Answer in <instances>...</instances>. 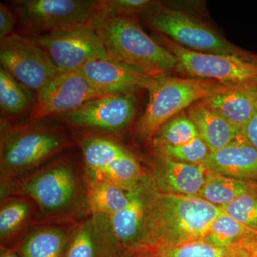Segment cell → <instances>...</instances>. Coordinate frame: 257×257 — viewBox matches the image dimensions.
Listing matches in <instances>:
<instances>
[{"instance_id": "6da1fadb", "label": "cell", "mask_w": 257, "mask_h": 257, "mask_svg": "<svg viewBox=\"0 0 257 257\" xmlns=\"http://www.w3.org/2000/svg\"><path fill=\"white\" fill-rule=\"evenodd\" d=\"M22 194L36 204L42 220H79L89 211L85 168L66 151L30 175L1 187L2 194Z\"/></svg>"}, {"instance_id": "7a4b0ae2", "label": "cell", "mask_w": 257, "mask_h": 257, "mask_svg": "<svg viewBox=\"0 0 257 257\" xmlns=\"http://www.w3.org/2000/svg\"><path fill=\"white\" fill-rule=\"evenodd\" d=\"M222 212L220 207L197 196L160 192L152 184L145 237L140 248L154 244L203 241L213 222Z\"/></svg>"}, {"instance_id": "3957f363", "label": "cell", "mask_w": 257, "mask_h": 257, "mask_svg": "<svg viewBox=\"0 0 257 257\" xmlns=\"http://www.w3.org/2000/svg\"><path fill=\"white\" fill-rule=\"evenodd\" d=\"M65 128L39 121L13 124L1 118V187L26 177L74 145Z\"/></svg>"}, {"instance_id": "277c9868", "label": "cell", "mask_w": 257, "mask_h": 257, "mask_svg": "<svg viewBox=\"0 0 257 257\" xmlns=\"http://www.w3.org/2000/svg\"><path fill=\"white\" fill-rule=\"evenodd\" d=\"M93 25L110 58L153 77L167 75L177 67L175 55L149 36L135 16H103Z\"/></svg>"}, {"instance_id": "5b68a950", "label": "cell", "mask_w": 257, "mask_h": 257, "mask_svg": "<svg viewBox=\"0 0 257 257\" xmlns=\"http://www.w3.org/2000/svg\"><path fill=\"white\" fill-rule=\"evenodd\" d=\"M230 86L209 79L179 78L168 74L156 77L147 89L148 103L137 123L136 135L143 141L151 142L157 132L180 111Z\"/></svg>"}, {"instance_id": "8992f818", "label": "cell", "mask_w": 257, "mask_h": 257, "mask_svg": "<svg viewBox=\"0 0 257 257\" xmlns=\"http://www.w3.org/2000/svg\"><path fill=\"white\" fill-rule=\"evenodd\" d=\"M145 20L160 35L180 46L202 53L254 59V55L236 46L200 19L184 10L160 6L143 13Z\"/></svg>"}, {"instance_id": "52a82bcc", "label": "cell", "mask_w": 257, "mask_h": 257, "mask_svg": "<svg viewBox=\"0 0 257 257\" xmlns=\"http://www.w3.org/2000/svg\"><path fill=\"white\" fill-rule=\"evenodd\" d=\"M87 179L130 189L147 175L135 155L114 138L76 133Z\"/></svg>"}, {"instance_id": "ba28073f", "label": "cell", "mask_w": 257, "mask_h": 257, "mask_svg": "<svg viewBox=\"0 0 257 257\" xmlns=\"http://www.w3.org/2000/svg\"><path fill=\"white\" fill-rule=\"evenodd\" d=\"M27 35H42L94 23L99 0H16L10 2Z\"/></svg>"}, {"instance_id": "9c48e42d", "label": "cell", "mask_w": 257, "mask_h": 257, "mask_svg": "<svg viewBox=\"0 0 257 257\" xmlns=\"http://www.w3.org/2000/svg\"><path fill=\"white\" fill-rule=\"evenodd\" d=\"M135 92L96 98L55 119L76 132L114 138L126 131L137 112Z\"/></svg>"}, {"instance_id": "30bf717a", "label": "cell", "mask_w": 257, "mask_h": 257, "mask_svg": "<svg viewBox=\"0 0 257 257\" xmlns=\"http://www.w3.org/2000/svg\"><path fill=\"white\" fill-rule=\"evenodd\" d=\"M160 43L177 60V70L193 78L209 79L226 85L256 82L257 59L202 53L177 45L159 35Z\"/></svg>"}, {"instance_id": "8fae6325", "label": "cell", "mask_w": 257, "mask_h": 257, "mask_svg": "<svg viewBox=\"0 0 257 257\" xmlns=\"http://www.w3.org/2000/svg\"><path fill=\"white\" fill-rule=\"evenodd\" d=\"M25 36L48 55L60 72L78 71L89 61L110 58L93 23Z\"/></svg>"}, {"instance_id": "7c38bea8", "label": "cell", "mask_w": 257, "mask_h": 257, "mask_svg": "<svg viewBox=\"0 0 257 257\" xmlns=\"http://www.w3.org/2000/svg\"><path fill=\"white\" fill-rule=\"evenodd\" d=\"M113 95L93 84L79 71L60 72L36 93L28 121H40L77 109L87 101Z\"/></svg>"}, {"instance_id": "4fadbf2b", "label": "cell", "mask_w": 257, "mask_h": 257, "mask_svg": "<svg viewBox=\"0 0 257 257\" xmlns=\"http://www.w3.org/2000/svg\"><path fill=\"white\" fill-rule=\"evenodd\" d=\"M0 63L35 94L60 73L40 47L16 32L0 40Z\"/></svg>"}, {"instance_id": "5bb4252c", "label": "cell", "mask_w": 257, "mask_h": 257, "mask_svg": "<svg viewBox=\"0 0 257 257\" xmlns=\"http://www.w3.org/2000/svg\"><path fill=\"white\" fill-rule=\"evenodd\" d=\"M124 253L110 217L89 211L76 225L63 257H119Z\"/></svg>"}, {"instance_id": "9a60e30c", "label": "cell", "mask_w": 257, "mask_h": 257, "mask_svg": "<svg viewBox=\"0 0 257 257\" xmlns=\"http://www.w3.org/2000/svg\"><path fill=\"white\" fill-rule=\"evenodd\" d=\"M152 188V180L148 173L130 188L127 207L110 217L113 232L124 252H131L143 246Z\"/></svg>"}, {"instance_id": "2e32d148", "label": "cell", "mask_w": 257, "mask_h": 257, "mask_svg": "<svg viewBox=\"0 0 257 257\" xmlns=\"http://www.w3.org/2000/svg\"><path fill=\"white\" fill-rule=\"evenodd\" d=\"M79 71L93 84L110 94L148 89L156 78L111 58L89 61Z\"/></svg>"}, {"instance_id": "e0dca14e", "label": "cell", "mask_w": 257, "mask_h": 257, "mask_svg": "<svg viewBox=\"0 0 257 257\" xmlns=\"http://www.w3.org/2000/svg\"><path fill=\"white\" fill-rule=\"evenodd\" d=\"M155 154L149 175L157 190L178 195H198L209 172L204 165L177 162Z\"/></svg>"}, {"instance_id": "ac0fdd59", "label": "cell", "mask_w": 257, "mask_h": 257, "mask_svg": "<svg viewBox=\"0 0 257 257\" xmlns=\"http://www.w3.org/2000/svg\"><path fill=\"white\" fill-rule=\"evenodd\" d=\"M78 221H37L12 251L20 257H63Z\"/></svg>"}, {"instance_id": "d6986e66", "label": "cell", "mask_w": 257, "mask_h": 257, "mask_svg": "<svg viewBox=\"0 0 257 257\" xmlns=\"http://www.w3.org/2000/svg\"><path fill=\"white\" fill-rule=\"evenodd\" d=\"M40 221L38 208L28 196L2 194L0 202V248L13 250L32 226Z\"/></svg>"}, {"instance_id": "ffe728a7", "label": "cell", "mask_w": 257, "mask_h": 257, "mask_svg": "<svg viewBox=\"0 0 257 257\" xmlns=\"http://www.w3.org/2000/svg\"><path fill=\"white\" fill-rule=\"evenodd\" d=\"M256 82L231 85L202 101L243 133L257 112Z\"/></svg>"}, {"instance_id": "44dd1931", "label": "cell", "mask_w": 257, "mask_h": 257, "mask_svg": "<svg viewBox=\"0 0 257 257\" xmlns=\"http://www.w3.org/2000/svg\"><path fill=\"white\" fill-rule=\"evenodd\" d=\"M202 165L211 172L231 178L257 180V150L243 138L210 152Z\"/></svg>"}, {"instance_id": "7402d4cb", "label": "cell", "mask_w": 257, "mask_h": 257, "mask_svg": "<svg viewBox=\"0 0 257 257\" xmlns=\"http://www.w3.org/2000/svg\"><path fill=\"white\" fill-rule=\"evenodd\" d=\"M188 116L197 126L200 138L211 152L243 138L242 131L230 124L220 114L209 109L202 101L191 106Z\"/></svg>"}, {"instance_id": "603a6c76", "label": "cell", "mask_w": 257, "mask_h": 257, "mask_svg": "<svg viewBox=\"0 0 257 257\" xmlns=\"http://www.w3.org/2000/svg\"><path fill=\"white\" fill-rule=\"evenodd\" d=\"M126 257H248L241 245L218 246L204 241L182 244H154L125 252Z\"/></svg>"}, {"instance_id": "cb8c5ba5", "label": "cell", "mask_w": 257, "mask_h": 257, "mask_svg": "<svg viewBox=\"0 0 257 257\" xmlns=\"http://www.w3.org/2000/svg\"><path fill=\"white\" fill-rule=\"evenodd\" d=\"M35 101V93L0 67V109L3 115L1 118L11 123L12 120L22 117L28 112L30 114Z\"/></svg>"}, {"instance_id": "d4e9b609", "label": "cell", "mask_w": 257, "mask_h": 257, "mask_svg": "<svg viewBox=\"0 0 257 257\" xmlns=\"http://www.w3.org/2000/svg\"><path fill=\"white\" fill-rule=\"evenodd\" d=\"M257 189L253 182L241 180L209 170L197 197L218 207L227 205L243 194Z\"/></svg>"}, {"instance_id": "484cf974", "label": "cell", "mask_w": 257, "mask_h": 257, "mask_svg": "<svg viewBox=\"0 0 257 257\" xmlns=\"http://www.w3.org/2000/svg\"><path fill=\"white\" fill-rule=\"evenodd\" d=\"M89 211L111 217L127 207L130 189L109 182L87 179Z\"/></svg>"}, {"instance_id": "4316f807", "label": "cell", "mask_w": 257, "mask_h": 257, "mask_svg": "<svg viewBox=\"0 0 257 257\" xmlns=\"http://www.w3.org/2000/svg\"><path fill=\"white\" fill-rule=\"evenodd\" d=\"M256 236V231L241 224L223 211L213 222L202 241L218 246H244Z\"/></svg>"}, {"instance_id": "83f0119b", "label": "cell", "mask_w": 257, "mask_h": 257, "mask_svg": "<svg viewBox=\"0 0 257 257\" xmlns=\"http://www.w3.org/2000/svg\"><path fill=\"white\" fill-rule=\"evenodd\" d=\"M197 126L189 116L179 115L169 120L155 134L152 139L153 147L162 145H183L199 138Z\"/></svg>"}, {"instance_id": "f1b7e54d", "label": "cell", "mask_w": 257, "mask_h": 257, "mask_svg": "<svg viewBox=\"0 0 257 257\" xmlns=\"http://www.w3.org/2000/svg\"><path fill=\"white\" fill-rule=\"evenodd\" d=\"M155 153L177 162L201 165L210 154V150L199 137L183 145L153 147Z\"/></svg>"}, {"instance_id": "f546056e", "label": "cell", "mask_w": 257, "mask_h": 257, "mask_svg": "<svg viewBox=\"0 0 257 257\" xmlns=\"http://www.w3.org/2000/svg\"><path fill=\"white\" fill-rule=\"evenodd\" d=\"M220 208L236 221L257 231V189L242 194Z\"/></svg>"}, {"instance_id": "4dcf8cb0", "label": "cell", "mask_w": 257, "mask_h": 257, "mask_svg": "<svg viewBox=\"0 0 257 257\" xmlns=\"http://www.w3.org/2000/svg\"><path fill=\"white\" fill-rule=\"evenodd\" d=\"M151 0H99V14L103 16H135L157 4Z\"/></svg>"}, {"instance_id": "1f68e13d", "label": "cell", "mask_w": 257, "mask_h": 257, "mask_svg": "<svg viewBox=\"0 0 257 257\" xmlns=\"http://www.w3.org/2000/svg\"><path fill=\"white\" fill-rule=\"evenodd\" d=\"M16 15L4 3H0V40L15 33Z\"/></svg>"}, {"instance_id": "d6a6232c", "label": "cell", "mask_w": 257, "mask_h": 257, "mask_svg": "<svg viewBox=\"0 0 257 257\" xmlns=\"http://www.w3.org/2000/svg\"><path fill=\"white\" fill-rule=\"evenodd\" d=\"M243 138L257 150V112L243 128Z\"/></svg>"}, {"instance_id": "836d02e7", "label": "cell", "mask_w": 257, "mask_h": 257, "mask_svg": "<svg viewBox=\"0 0 257 257\" xmlns=\"http://www.w3.org/2000/svg\"><path fill=\"white\" fill-rule=\"evenodd\" d=\"M244 248L247 250L248 257H257V236L248 243Z\"/></svg>"}, {"instance_id": "e575fe53", "label": "cell", "mask_w": 257, "mask_h": 257, "mask_svg": "<svg viewBox=\"0 0 257 257\" xmlns=\"http://www.w3.org/2000/svg\"><path fill=\"white\" fill-rule=\"evenodd\" d=\"M0 257H20L11 250L0 248Z\"/></svg>"}, {"instance_id": "d590c367", "label": "cell", "mask_w": 257, "mask_h": 257, "mask_svg": "<svg viewBox=\"0 0 257 257\" xmlns=\"http://www.w3.org/2000/svg\"><path fill=\"white\" fill-rule=\"evenodd\" d=\"M256 109H257V82H256Z\"/></svg>"}, {"instance_id": "8d00e7d4", "label": "cell", "mask_w": 257, "mask_h": 257, "mask_svg": "<svg viewBox=\"0 0 257 257\" xmlns=\"http://www.w3.org/2000/svg\"><path fill=\"white\" fill-rule=\"evenodd\" d=\"M119 257H126V255H125V252L124 253H123V254L121 255V256H120Z\"/></svg>"}]
</instances>
